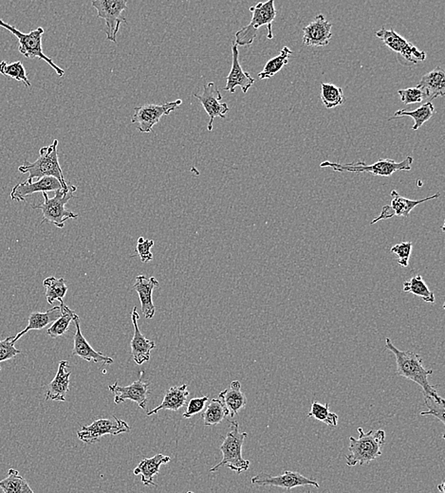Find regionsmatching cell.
Listing matches in <instances>:
<instances>
[{
    "label": "cell",
    "mask_w": 445,
    "mask_h": 493,
    "mask_svg": "<svg viewBox=\"0 0 445 493\" xmlns=\"http://www.w3.org/2000/svg\"><path fill=\"white\" fill-rule=\"evenodd\" d=\"M386 348L390 350L395 355L397 375L419 384L423 388L426 398L434 400L438 404L444 405V398L439 397L437 393L436 385H431L428 382V377L433 374V370L426 369L424 366L423 357L411 350L401 351L397 348L388 338L386 339Z\"/></svg>",
    "instance_id": "6da1fadb"
},
{
    "label": "cell",
    "mask_w": 445,
    "mask_h": 493,
    "mask_svg": "<svg viewBox=\"0 0 445 493\" xmlns=\"http://www.w3.org/2000/svg\"><path fill=\"white\" fill-rule=\"evenodd\" d=\"M58 140H55L52 145L49 147H42L39 151V158L35 162H29L25 160L22 165L19 167V171L22 174H28L29 178L28 181H32L34 178H39L50 177L55 178L59 180L62 185L64 192H68L71 189L75 188V185H68L64 174L62 168L59 163V158H58Z\"/></svg>",
    "instance_id": "7a4b0ae2"
},
{
    "label": "cell",
    "mask_w": 445,
    "mask_h": 493,
    "mask_svg": "<svg viewBox=\"0 0 445 493\" xmlns=\"http://www.w3.org/2000/svg\"><path fill=\"white\" fill-rule=\"evenodd\" d=\"M359 438H350V454L345 456L348 467L368 464L381 456V448L385 444V431H363L358 428Z\"/></svg>",
    "instance_id": "3957f363"
},
{
    "label": "cell",
    "mask_w": 445,
    "mask_h": 493,
    "mask_svg": "<svg viewBox=\"0 0 445 493\" xmlns=\"http://www.w3.org/2000/svg\"><path fill=\"white\" fill-rule=\"evenodd\" d=\"M247 436V433H240L238 423L232 421L230 431L226 434L225 440L220 446V451L223 456V461L217 466L213 467L210 472H217L223 467H227L238 474L248 471L250 461H245L243 457V443Z\"/></svg>",
    "instance_id": "277c9868"
},
{
    "label": "cell",
    "mask_w": 445,
    "mask_h": 493,
    "mask_svg": "<svg viewBox=\"0 0 445 493\" xmlns=\"http://www.w3.org/2000/svg\"><path fill=\"white\" fill-rule=\"evenodd\" d=\"M250 11L253 12V17L250 24L241 28L236 33V46H250L253 44L258 35V30L262 26H267L268 39H273V22L276 17V9L274 7V0H269L267 2H259L256 6L250 8Z\"/></svg>",
    "instance_id": "5b68a950"
},
{
    "label": "cell",
    "mask_w": 445,
    "mask_h": 493,
    "mask_svg": "<svg viewBox=\"0 0 445 493\" xmlns=\"http://www.w3.org/2000/svg\"><path fill=\"white\" fill-rule=\"evenodd\" d=\"M412 163H413L412 157L406 158L401 162H397L390 158H386V160L381 158L379 162L370 165H368L363 160H359L355 163H348V165H341V163L327 160V162H322L320 167H330L340 173H371L375 176L389 177L398 171H410Z\"/></svg>",
    "instance_id": "8992f818"
},
{
    "label": "cell",
    "mask_w": 445,
    "mask_h": 493,
    "mask_svg": "<svg viewBox=\"0 0 445 493\" xmlns=\"http://www.w3.org/2000/svg\"><path fill=\"white\" fill-rule=\"evenodd\" d=\"M77 191V187L73 188L68 192L63 190L55 191V196L50 198L47 193H42L44 203L41 204H32V209H39L42 211L43 217L41 224L49 222L62 229L65 227V222L68 219L77 218L78 214L66 209V204L75 198L73 193Z\"/></svg>",
    "instance_id": "52a82bcc"
},
{
    "label": "cell",
    "mask_w": 445,
    "mask_h": 493,
    "mask_svg": "<svg viewBox=\"0 0 445 493\" xmlns=\"http://www.w3.org/2000/svg\"><path fill=\"white\" fill-rule=\"evenodd\" d=\"M0 27L9 30L10 32H12V35L17 38L19 43V50L22 55H24L25 57L30 58V59L39 58L40 60L45 61L46 63L49 64L53 70L55 71V73H57L58 76H60V77L64 76L65 71L53 62V59L48 57L44 52H43L42 37L43 35H44L45 30L42 27L30 30V32L24 33L22 32L21 30H17V28L10 25L9 23L3 21L2 19H0Z\"/></svg>",
    "instance_id": "ba28073f"
},
{
    "label": "cell",
    "mask_w": 445,
    "mask_h": 493,
    "mask_svg": "<svg viewBox=\"0 0 445 493\" xmlns=\"http://www.w3.org/2000/svg\"><path fill=\"white\" fill-rule=\"evenodd\" d=\"M375 35L383 41L386 47L399 55V61L404 66L416 65L418 62H424L426 60V53L424 50H419L415 45L404 39L392 29L386 30L383 27Z\"/></svg>",
    "instance_id": "9c48e42d"
},
{
    "label": "cell",
    "mask_w": 445,
    "mask_h": 493,
    "mask_svg": "<svg viewBox=\"0 0 445 493\" xmlns=\"http://www.w3.org/2000/svg\"><path fill=\"white\" fill-rule=\"evenodd\" d=\"M91 5L97 11V17L105 20L103 32L106 33V39L116 43L122 23L126 22L122 14L126 10L127 0H94Z\"/></svg>",
    "instance_id": "30bf717a"
},
{
    "label": "cell",
    "mask_w": 445,
    "mask_h": 493,
    "mask_svg": "<svg viewBox=\"0 0 445 493\" xmlns=\"http://www.w3.org/2000/svg\"><path fill=\"white\" fill-rule=\"evenodd\" d=\"M182 104V100L178 99L162 104H144L135 107L131 122L138 124L137 129L141 133L151 132L154 125L160 122L162 117L169 115Z\"/></svg>",
    "instance_id": "8fae6325"
},
{
    "label": "cell",
    "mask_w": 445,
    "mask_h": 493,
    "mask_svg": "<svg viewBox=\"0 0 445 493\" xmlns=\"http://www.w3.org/2000/svg\"><path fill=\"white\" fill-rule=\"evenodd\" d=\"M131 429L126 421L119 420L113 416V420L109 418H100L93 421L90 425L83 426L78 431L77 436L81 441L86 444H94L100 440L103 436L111 434L129 433Z\"/></svg>",
    "instance_id": "7c38bea8"
},
{
    "label": "cell",
    "mask_w": 445,
    "mask_h": 493,
    "mask_svg": "<svg viewBox=\"0 0 445 493\" xmlns=\"http://www.w3.org/2000/svg\"><path fill=\"white\" fill-rule=\"evenodd\" d=\"M252 484L254 486H271L283 487L288 490L296 487L314 486L320 487L314 480L307 478L297 472L286 471L283 474L272 476L266 472H261L252 478Z\"/></svg>",
    "instance_id": "4fadbf2b"
},
{
    "label": "cell",
    "mask_w": 445,
    "mask_h": 493,
    "mask_svg": "<svg viewBox=\"0 0 445 493\" xmlns=\"http://www.w3.org/2000/svg\"><path fill=\"white\" fill-rule=\"evenodd\" d=\"M194 96L202 104L206 113L209 116L210 120L209 122H208L207 129L208 131H212L214 120L217 117L225 119L226 113L230 111L228 104L220 103L223 95H221L218 86L214 82L205 84V86H203L202 94H200V95L194 94Z\"/></svg>",
    "instance_id": "5bb4252c"
},
{
    "label": "cell",
    "mask_w": 445,
    "mask_h": 493,
    "mask_svg": "<svg viewBox=\"0 0 445 493\" xmlns=\"http://www.w3.org/2000/svg\"><path fill=\"white\" fill-rule=\"evenodd\" d=\"M142 374L144 372L141 373V378L129 387H119L117 382L109 385L108 389L114 395L115 404H120L124 401L129 400L136 402L142 410H146L147 401H149L147 396L151 393V391L149 390V382H142Z\"/></svg>",
    "instance_id": "9a60e30c"
},
{
    "label": "cell",
    "mask_w": 445,
    "mask_h": 493,
    "mask_svg": "<svg viewBox=\"0 0 445 493\" xmlns=\"http://www.w3.org/2000/svg\"><path fill=\"white\" fill-rule=\"evenodd\" d=\"M390 195L392 196L390 205L384 206L380 216L375 217L371 221V225L377 223L381 221L392 218L393 216L408 217L415 207L419 205V204L426 203V201H432V199L438 198L441 194L437 193L433 196H428V198L419 199V201H411V199L404 198V196L399 195L395 190L391 192Z\"/></svg>",
    "instance_id": "2e32d148"
},
{
    "label": "cell",
    "mask_w": 445,
    "mask_h": 493,
    "mask_svg": "<svg viewBox=\"0 0 445 493\" xmlns=\"http://www.w3.org/2000/svg\"><path fill=\"white\" fill-rule=\"evenodd\" d=\"M332 23L328 21L324 15L319 14L314 21L303 28V43L311 47H325L332 37Z\"/></svg>",
    "instance_id": "e0dca14e"
},
{
    "label": "cell",
    "mask_w": 445,
    "mask_h": 493,
    "mask_svg": "<svg viewBox=\"0 0 445 493\" xmlns=\"http://www.w3.org/2000/svg\"><path fill=\"white\" fill-rule=\"evenodd\" d=\"M57 190H62V185L55 178L46 177L37 181L25 180L12 188L11 198L15 201H25V198L32 194Z\"/></svg>",
    "instance_id": "ac0fdd59"
},
{
    "label": "cell",
    "mask_w": 445,
    "mask_h": 493,
    "mask_svg": "<svg viewBox=\"0 0 445 493\" xmlns=\"http://www.w3.org/2000/svg\"><path fill=\"white\" fill-rule=\"evenodd\" d=\"M139 319V313L137 311L136 306H135L131 313L132 324L134 326V335L131 342V355L133 357L134 362L137 364L142 365L144 362H149L152 349L156 347V344L142 335L138 326Z\"/></svg>",
    "instance_id": "d6986e66"
},
{
    "label": "cell",
    "mask_w": 445,
    "mask_h": 493,
    "mask_svg": "<svg viewBox=\"0 0 445 493\" xmlns=\"http://www.w3.org/2000/svg\"><path fill=\"white\" fill-rule=\"evenodd\" d=\"M73 322H75L76 328L75 337H73V356L82 357L83 360L88 362L93 361L94 364L103 362L105 364H113V359L100 353V352L95 351L86 341L81 332L80 319L77 314L73 318Z\"/></svg>",
    "instance_id": "ffe728a7"
},
{
    "label": "cell",
    "mask_w": 445,
    "mask_h": 493,
    "mask_svg": "<svg viewBox=\"0 0 445 493\" xmlns=\"http://www.w3.org/2000/svg\"><path fill=\"white\" fill-rule=\"evenodd\" d=\"M232 68L226 78L227 83H226L225 91L234 93L236 86H240L243 93H246L256 81L252 77L250 73L243 71L240 63V53H238V46L235 42H233L232 44Z\"/></svg>",
    "instance_id": "44dd1931"
},
{
    "label": "cell",
    "mask_w": 445,
    "mask_h": 493,
    "mask_svg": "<svg viewBox=\"0 0 445 493\" xmlns=\"http://www.w3.org/2000/svg\"><path fill=\"white\" fill-rule=\"evenodd\" d=\"M417 89H421L426 95V103H432L434 99L445 95V73L444 68L437 66L430 73L424 74L419 82Z\"/></svg>",
    "instance_id": "7402d4cb"
},
{
    "label": "cell",
    "mask_w": 445,
    "mask_h": 493,
    "mask_svg": "<svg viewBox=\"0 0 445 493\" xmlns=\"http://www.w3.org/2000/svg\"><path fill=\"white\" fill-rule=\"evenodd\" d=\"M70 364L67 361H61L55 379L47 387L45 400L66 401V395L70 389V377L71 372L68 371Z\"/></svg>",
    "instance_id": "603a6c76"
},
{
    "label": "cell",
    "mask_w": 445,
    "mask_h": 493,
    "mask_svg": "<svg viewBox=\"0 0 445 493\" xmlns=\"http://www.w3.org/2000/svg\"><path fill=\"white\" fill-rule=\"evenodd\" d=\"M156 287H159V282L153 277L146 278L144 275H139L136 277L133 288L138 293L142 304V313L146 319L153 318L156 313V308L152 301V292Z\"/></svg>",
    "instance_id": "cb8c5ba5"
},
{
    "label": "cell",
    "mask_w": 445,
    "mask_h": 493,
    "mask_svg": "<svg viewBox=\"0 0 445 493\" xmlns=\"http://www.w3.org/2000/svg\"><path fill=\"white\" fill-rule=\"evenodd\" d=\"M218 397L227 409L230 418L238 415L247 404V398L241 391V384L238 380H234L230 387L220 392Z\"/></svg>",
    "instance_id": "d4e9b609"
},
{
    "label": "cell",
    "mask_w": 445,
    "mask_h": 493,
    "mask_svg": "<svg viewBox=\"0 0 445 493\" xmlns=\"http://www.w3.org/2000/svg\"><path fill=\"white\" fill-rule=\"evenodd\" d=\"M171 458L164 454H156L151 458H146L140 462L138 466L134 469L135 475H141L142 482L144 486H157L153 481L155 475L159 474L162 465L169 464Z\"/></svg>",
    "instance_id": "484cf974"
},
{
    "label": "cell",
    "mask_w": 445,
    "mask_h": 493,
    "mask_svg": "<svg viewBox=\"0 0 445 493\" xmlns=\"http://www.w3.org/2000/svg\"><path fill=\"white\" fill-rule=\"evenodd\" d=\"M189 395L190 393L187 390V384L169 388L165 393L164 400H162L161 405L146 413V416L156 415L161 410L179 411L180 408L187 404V398Z\"/></svg>",
    "instance_id": "4316f807"
},
{
    "label": "cell",
    "mask_w": 445,
    "mask_h": 493,
    "mask_svg": "<svg viewBox=\"0 0 445 493\" xmlns=\"http://www.w3.org/2000/svg\"><path fill=\"white\" fill-rule=\"evenodd\" d=\"M60 316V306H53V308L49 309L44 313H32L29 317V324H28L26 328L17 333V336H15L14 342H17L22 336H24L25 334L30 331H41L49 324L55 323Z\"/></svg>",
    "instance_id": "83f0119b"
},
{
    "label": "cell",
    "mask_w": 445,
    "mask_h": 493,
    "mask_svg": "<svg viewBox=\"0 0 445 493\" xmlns=\"http://www.w3.org/2000/svg\"><path fill=\"white\" fill-rule=\"evenodd\" d=\"M435 112H436V109H435L434 104L432 103H426L413 111H406V109H401V111H396L394 117L389 119L388 121L401 118V117H411V118L414 120V125L412 127V129L416 131V130L423 127L428 120H430L432 117H433Z\"/></svg>",
    "instance_id": "f1b7e54d"
},
{
    "label": "cell",
    "mask_w": 445,
    "mask_h": 493,
    "mask_svg": "<svg viewBox=\"0 0 445 493\" xmlns=\"http://www.w3.org/2000/svg\"><path fill=\"white\" fill-rule=\"evenodd\" d=\"M0 489L4 493H35L30 489L27 480L14 469H9L6 478L0 480Z\"/></svg>",
    "instance_id": "f546056e"
},
{
    "label": "cell",
    "mask_w": 445,
    "mask_h": 493,
    "mask_svg": "<svg viewBox=\"0 0 445 493\" xmlns=\"http://www.w3.org/2000/svg\"><path fill=\"white\" fill-rule=\"evenodd\" d=\"M228 416V410L223 401L220 398H213L202 413L203 423L206 426L218 425Z\"/></svg>",
    "instance_id": "4dcf8cb0"
},
{
    "label": "cell",
    "mask_w": 445,
    "mask_h": 493,
    "mask_svg": "<svg viewBox=\"0 0 445 493\" xmlns=\"http://www.w3.org/2000/svg\"><path fill=\"white\" fill-rule=\"evenodd\" d=\"M292 53V50L287 46L282 48L281 53L276 57L272 58L264 66L263 71L258 74L259 79H269L273 77L276 73L283 68V66L288 65L289 56Z\"/></svg>",
    "instance_id": "1f68e13d"
},
{
    "label": "cell",
    "mask_w": 445,
    "mask_h": 493,
    "mask_svg": "<svg viewBox=\"0 0 445 493\" xmlns=\"http://www.w3.org/2000/svg\"><path fill=\"white\" fill-rule=\"evenodd\" d=\"M404 292L412 293V295L418 296V297L423 299L424 302L427 304H434L435 303V295L432 292L429 288L427 287L426 282L423 279L421 275H417V277H412L411 279L406 281L404 283Z\"/></svg>",
    "instance_id": "d6a6232c"
},
{
    "label": "cell",
    "mask_w": 445,
    "mask_h": 493,
    "mask_svg": "<svg viewBox=\"0 0 445 493\" xmlns=\"http://www.w3.org/2000/svg\"><path fill=\"white\" fill-rule=\"evenodd\" d=\"M43 286L46 288V298L50 305H53L55 301H58L60 304L63 303V298L68 292V287L64 278L59 279L55 277L46 278Z\"/></svg>",
    "instance_id": "836d02e7"
},
{
    "label": "cell",
    "mask_w": 445,
    "mask_h": 493,
    "mask_svg": "<svg viewBox=\"0 0 445 493\" xmlns=\"http://www.w3.org/2000/svg\"><path fill=\"white\" fill-rule=\"evenodd\" d=\"M61 316L52 324V326L48 329V335L55 339L58 337L63 336L68 331V326L71 321L76 315L75 311L71 310L65 304H60Z\"/></svg>",
    "instance_id": "e575fe53"
},
{
    "label": "cell",
    "mask_w": 445,
    "mask_h": 493,
    "mask_svg": "<svg viewBox=\"0 0 445 493\" xmlns=\"http://www.w3.org/2000/svg\"><path fill=\"white\" fill-rule=\"evenodd\" d=\"M322 103L327 109H334L345 102L344 91L339 86L330 83L321 84Z\"/></svg>",
    "instance_id": "d590c367"
},
{
    "label": "cell",
    "mask_w": 445,
    "mask_h": 493,
    "mask_svg": "<svg viewBox=\"0 0 445 493\" xmlns=\"http://www.w3.org/2000/svg\"><path fill=\"white\" fill-rule=\"evenodd\" d=\"M307 418H314L315 420L322 421L330 427H337L338 425V416L330 412L329 403L321 404L318 401H314L311 412L307 413Z\"/></svg>",
    "instance_id": "8d00e7d4"
},
{
    "label": "cell",
    "mask_w": 445,
    "mask_h": 493,
    "mask_svg": "<svg viewBox=\"0 0 445 493\" xmlns=\"http://www.w3.org/2000/svg\"><path fill=\"white\" fill-rule=\"evenodd\" d=\"M0 73H1L2 75L15 79V80L23 82L27 88H30V82L29 78H28L27 71L25 70L24 65H23L20 61H17V62L11 64H7L5 61H1V62H0Z\"/></svg>",
    "instance_id": "74e56055"
},
{
    "label": "cell",
    "mask_w": 445,
    "mask_h": 493,
    "mask_svg": "<svg viewBox=\"0 0 445 493\" xmlns=\"http://www.w3.org/2000/svg\"><path fill=\"white\" fill-rule=\"evenodd\" d=\"M15 336H10L1 341L0 339V364L2 362L14 359L17 355L21 354L20 350L15 348L14 342ZM1 370V366H0Z\"/></svg>",
    "instance_id": "f35d334b"
},
{
    "label": "cell",
    "mask_w": 445,
    "mask_h": 493,
    "mask_svg": "<svg viewBox=\"0 0 445 493\" xmlns=\"http://www.w3.org/2000/svg\"><path fill=\"white\" fill-rule=\"evenodd\" d=\"M413 243L412 242H401L391 248L390 252L398 257L399 265L406 268L409 265V258L411 257Z\"/></svg>",
    "instance_id": "ab89813d"
},
{
    "label": "cell",
    "mask_w": 445,
    "mask_h": 493,
    "mask_svg": "<svg viewBox=\"0 0 445 493\" xmlns=\"http://www.w3.org/2000/svg\"><path fill=\"white\" fill-rule=\"evenodd\" d=\"M398 94L401 101L406 104L422 103L426 99L423 91L417 88L400 89L398 91Z\"/></svg>",
    "instance_id": "60d3db41"
},
{
    "label": "cell",
    "mask_w": 445,
    "mask_h": 493,
    "mask_svg": "<svg viewBox=\"0 0 445 493\" xmlns=\"http://www.w3.org/2000/svg\"><path fill=\"white\" fill-rule=\"evenodd\" d=\"M153 246V240H144V237H139L136 250L142 262L146 263L153 259V254L150 252V249Z\"/></svg>",
    "instance_id": "b9f144b4"
},
{
    "label": "cell",
    "mask_w": 445,
    "mask_h": 493,
    "mask_svg": "<svg viewBox=\"0 0 445 493\" xmlns=\"http://www.w3.org/2000/svg\"><path fill=\"white\" fill-rule=\"evenodd\" d=\"M209 397L205 396L202 398H195L190 400L188 403L187 412L184 413V418H190L192 416L198 415L202 412L203 409L205 408L206 403H207Z\"/></svg>",
    "instance_id": "7bdbcfd3"
},
{
    "label": "cell",
    "mask_w": 445,
    "mask_h": 493,
    "mask_svg": "<svg viewBox=\"0 0 445 493\" xmlns=\"http://www.w3.org/2000/svg\"><path fill=\"white\" fill-rule=\"evenodd\" d=\"M424 404H426V407L428 408L429 410L427 411V412H422V416H433L435 418H438L439 420H441L442 424H444V404H438V403L435 402L434 400H428V398H426V403H424Z\"/></svg>",
    "instance_id": "ee69618b"
},
{
    "label": "cell",
    "mask_w": 445,
    "mask_h": 493,
    "mask_svg": "<svg viewBox=\"0 0 445 493\" xmlns=\"http://www.w3.org/2000/svg\"><path fill=\"white\" fill-rule=\"evenodd\" d=\"M438 490H439L441 493H444V483H442V484L438 486Z\"/></svg>",
    "instance_id": "f6af8a7d"
},
{
    "label": "cell",
    "mask_w": 445,
    "mask_h": 493,
    "mask_svg": "<svg viewBox=\"0 0 445 493\" xmlns=\"http://www.w3.org/2000/svg\"><path fill=\"white\" fill-rule=\"evenodd\" d=\"M187 493H194V492H188Z\"/></svg>",
    "instance_id": "bcb514c9"
},
{
    "label": "cell",
    "mask_w": 445,
    "mask_h": 493,
    "mask_svg": "<svg viewBox=\"0 0 445 493\" xmlns=\"http://www.w3.org/2000/svg\"><path fill=\"white\" fill-rule=\"evenodd\" d=\"M307 493H312V492H310V490H309V492H307Z\"/></svg>",
    "instance_id": "7dc6e473"
}]
</instances>
